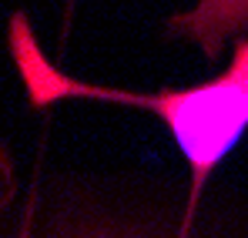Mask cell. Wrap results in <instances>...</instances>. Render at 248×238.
Listing matches in <instances>:
<instances>
[{"mask_svg": "<svg viewBox=\"0 0 248 238\" xmlns=\"http://www.w3.org/2000/svg\"><path fill=\"white\" fill-rule=\"evenodd\" d=\"M7 44H10L17 78L27 87V97L34 108L78 97V101L124 104V108H141L158 114L168 124L178 151L185 155L195 175L191 208L198 201V191L205 188L208 175L248 131V37L235 40L232 64L218 78L191 84V87H161V91H124V87L67 78L54 61H47L27 14L10 17Z\"/></svg>", "mask_w": 248, "mask_h": 238, "instance_id": "1", "label": "cell"}, {"mask_svg": "<svg viewBox=\"0 0 248 238\" xmlns=\"http://www.w3.org/2000/svg\"><path fill=\"white\" fill-rule=\"evenodd\" d=\"M168 31L191 40L208 61H218L228 40L248 37V0H195L168 20Z\"/></svg>", "mask_w": 248, "mask_h": 238, "instance_id": "2", "label": "cell"}, {"mask_svg": "<svg viewBox=\"0 0 248 238\" xmlns=\"http://www.w3.org/2000/svg\"><path fill=\"white\" fill-rule=\"evenodd\" d=\"M54 238H141L134 232H118V228H108V225H97V228H71V232H57ZM185 238V235H181Z\"/></svg>", "mask_w": 248, "mask_h": 238, "instance_id": "3", "label": "cell"}]
</instances>
